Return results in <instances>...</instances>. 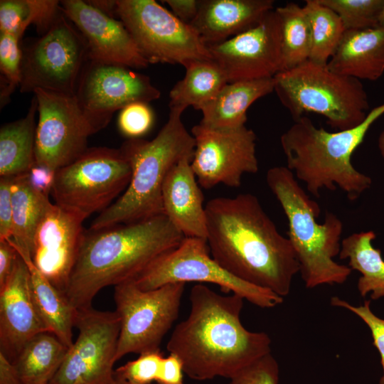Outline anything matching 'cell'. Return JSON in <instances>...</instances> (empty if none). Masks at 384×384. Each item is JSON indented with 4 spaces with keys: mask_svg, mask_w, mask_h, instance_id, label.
Here are the masks:
<instances>
[{
    "mask_svg": "<svg viewBox=\"0 0 384 384\" xmlns=\"http://www.w3.org/2000/svg\"><path fill=\"white\" fill-rule=\"evenodd\" d=\"M212 257L235 277L279 297L299 272L294 248L251 193L217 197L206 204Z\"/></svg>",
    "mask_w": 384,
    "mask_h": 384,
    "instance_id": "obj_1",
    "label": "cell"
},
{
    "mask_svg": "<svg viewBox=\"0 0 384 384\" xmlns=\"http://www.w3.org/2000/svg\"><path fill=\"white\" fill-rule=\"evenodd\" d=\"M189 301V314L175 326L166 349L181 360L190 378L230 379L271 353L269 335L249 331L242 324L245 299L240 296L222 295L196 284Z\"/></svg>",
    "mask_w": 384,
    "mask_h": 384,
    "instance_id": "obj_2",
    "label": "cell"
},
{
    "mask_svg": "<svg viewBox=\"0 0 384 384\" xmlns=\"http://www.w3.org/2000/svg\"><path fill=\"white\" fill-rule=\"evenodd\" d=\"M184 238L164 214L85 231L64 295L75 309L90 307L104 287L134 279Z\"/></svg>",
    "mask_w": 384,
    "mask_h": 384,
    "instance_id": "obj_3",
    "label": "cell"
},
{
    "mask_svg": "<svg viewBox=\"0 0 384 384\" xmlns=\"http://www.w3.org/2000/svg\"><path fill=\"white\" fill-rule=\"evenodd\" d=\"M384 114V103L370 110L358 126L347 130L328 132L302 116L280 137L287 167L316 198L321 190L341 188L350 201L369 188L372 179L358 171L351 161L373 124Z\"/></svg>",
    "mask_w": 384,
    "mask_h": 384,
    "instance_id": "obj_4",
    "label": "cell"
},
{
    "mask_svg": "<svg viewBox=\"0 0 384 384\" xmlns=\"http://www.w3.org/2000/svg\"><path fill=\"white\" fill-rule=\"evenodd\" d=\"M183 111L170 109L169 118L151 140L131 139L120 147L132 176L124 193L92 221L90 230L132 223L164 214L162 188L169 172L181 159L193 157L195 139L186 128Z\"/></svg>",
    "mask_w": 384,
    "mask_h": 384,
    "instance_id": "obj_5",
    "label": "cell"
},
{
    "mask_svg": "<svg viewBox=\"0 0 384 384\" xmlns=\"http://www.w3.org/2000/svg\"><path fill=\"white\" fill-rule=\"evenodd\" d=\"M266 182L287 217V238L295 252L305 287L313 289L343 284L352 270L334 260L341 250V220L327 212L324 223H319V205L309 197L287 166L270 168Z\"/></svg>",
    "mask_w": 384,
    "mask_h": 384,
    "instance_id": "obj_6",
    "label": "cell"
},
{
    "mask_svg": "<svg viewBox=\"0 0 384 384\" xmlns=\"http://www.w3.org/2000/svg\"><path fill=\"white\" fill-rule=\"evenodd\" d=\"M274 92L294 120L313 112L343 131L360 125L369 111L361 81L309 60L274 77Z\"/></svg>",
    "mask_w": 384,
    "mask_h": 384,
    "instance_id": "obj_7",
    "label": "cell"
},
{
    "mask_svg": "<svg viewBox=\"0 0 384 384\" xmlns=\"http://www.w3.org/2000/svg\"><path fill=\"white\" fill-rule=\"evenodd\" d=\"M131 176L130 163L120 148H87L56 171L51 194L56 205L85 220L111 206Z\"/></svg>",
    "mask_w": 384,
    "mask_h": 384,
    "instance_id": "obj_8",
    "label": "cell"
},
{
    "mask_svg": "<svg viewBox=\"0 0 384 384\" xmlns=\"http://www.w3.org/2000/svg\"><path fill=\"white\" fill-rule=\"evenodd\" d=\"M20 91L37 89L75 95L88 60L86 42L61 10L39 38L21 45Z\"/></svg>",
    "mask_w": 384,
    "mask_h": 384,
    "instance_id": "obj_9",
    "label": "cell"
},
{
    "mask_svg": "<svg viewBox=\"0 0 384 384\" xmlns=\"http://www.w3.org/2000/svg\"><path fill=\"white\" fill-rule=\"evenodd\" d=\"M132 280L142 290L178 282L214 284L224 293L237 294L263 309L284 301L275 293L229 273L212 257L206 240L196 238H184L178 247L159 256Z\"/></svg>",
    "mask_w": 384,
    "mask_h": 384,
    "instance_id": "obj_10",
    "label": "cell"
},
{
    "mask_svg": "<svg viewBox=\"0 0 384 384\" xmlns=\"http://www.w3.org/2000/svg\"><path fill=\"white\" fill-rule=\"evenodd\" d=\"M115 14L149 63L212 59L195 29L154 0H117Z\"/></svg>",
    "mask_w": 384,
    "mask_h": 384,
    "instance_id": "obj_11",
    "label": "cell"
},
{
    "mask_svg": "<svg viewBox=\"0 0 384 384\" xmlns=\"http://www.w3.org/2000/svg\"><path fill=\"white\" fill-rule=\"evenodd\" d=\"M186 283H171L142 290L133 280L114 287V299L120 321L117 361L129 353L159 350L178 319Z\"/></svg>",
    "mask_w": 384,
    "mask_h": 384,
    "instance_id": "obj_12",
    "label": "cell"
},
{
    "mask_svg": "<svg viewBox=\"0 0 384 384\" xmlns=\"http://www.w3.org/2000/svg\"><path fill=\"white\" fill-rule=\"evenodd\" d=\"M120 326L116 311L77 309L78 336L48 384H115Z\"/></svg>",
    "mask_w": 384,
    "mask_h": 384,
    "instance_id": "obj_13",
    "label": "cell"
},
{
    "mask_svg": "<svg viewBox=\"0 0 384 384\" xmlns=\"http://www.w3.org/2000/svg\"><path fill=\"white\" fill-rule=\"evenodd\" d=\"M36 164L57 171L72 163L87 149L93 134L75 95L37 89Z\"/></svg>",
    "mask_w": 384,
    "mask_h": 384,
    "instance_id": "obj_14",
    "label": "cell"
},
{
    "mask_svg": "<svg viewBox=\"0 0 384 384\" xmlns=\"http://www.w3.org/2000/svg\"><path fill=\"white\" fill-rule=\"evenodd\" d=\"M94 134L105 128L117 110L134 102L161 96L150 78L129 67L88 59L75 94Z\"/></svg>",
    "mask_w": 384,
    "mask_h": 384,
    "instance_id": "obj_15",
    "label": "cell"
},
{
    "mask_svg": "<svg viewBox=\"0 0 384 384\" xmlns=\"http://www.w3.org/2000/svg\"><path fill=\"white\" fill-rule=\"evenodd\" d=\"M191 133L195 139L191 165L201 187L223 184L238 188L245 174L258 171L257 137L246 124L216 129L198 124Z\"/></svg>",
    "mask_w": 384,
    "mask_h": 384,
    "instance_id": "obj_16",
    "label": "cell"
},
{
    "mask_svg": "<svg viewBox=\"0 0 384 384\" xmlns=\"http://www.w3.org/2000/svg\"><path fill=\"white\" fill-rule=\"evenodd\" d=\"M208 48L228 82L272 78L283 70L280 23L274 9L255 26Z\"/></svg>",
    "mask_w": 384,
    "mask_h": 384,
    "instance_id": "obj_17",
    "label": "cell"
},
{
    "mask_svg": "<svg viewBox=\"0 0 384 384\" xmlns=\"http://www.w3.org/2000/svg\"><path fill=\"white\" fill-rule=\"evenodd\" d=\"M78 215L51 203L33 236L31 257L34 265L63 294L85 233Z\"/></svg>",
    "mask_w": 384,
    "mask_h": 384,
    "instance_id": "obj_18",
    "label": "cell"
},
{
    "mask_svg": "<svg viewBox=\"0 0 384 384\" xmlns=\"http://www.w3.org/2000/svg\"><path fill=\"white\" fill-rule=\"evenodd\" d=\"M62 11L84 38L88 59L119 64L132 69L149 65L131 34L121 21L89 1L63 0Z\"/></svg>",
    "mask_w": 384,
    "mask_h": 384,
    "instance_id": "obj_19",
    "label": "cell"
},
{
    "mask_svg": "<svg viewBox=\"0 0 384 384\" xmlns=\"http://www.w3.org/2000/svg\"><path fill=\"white\" fill-rule=\"evenodd\" d=\"M44 331L48 330L33 297L29 270L18 254L0 287V352L14 363L25 345Z\"/></svg>",
    "mask_w": 384,
    "mask_h": 384,
    "instance_id": "obj_20",
    "label": "cell"
},
{
    "mask_svg": "<svg viewBox=\"0 0 384 384\" xmlns=\"http://www.w3.org/2000/svg\"><path fill=\"white\" fill-rule=\"evenodd\" d=\"M191 159H181L166 177L161 195L164 214L185 238L206 240V206Z\"/></svg>",
    "mask_w": 384,
    "mask_h": 384,
    "instance_id": "obj_21",
    "label": "cell"
},
{
    "mask_svg": "<svg viewBox=\"0 0 384 384\" xmlns=\"http://www.w3.org/2000/svg\"><path fill=\"white\" fill-rule=\"evenodd\" d=\"M274 5L272 0H201L190 25L208 46L255 26L274 9Z\"/></svg>",
    "mask_w": 384,
    "mask_h": 384,
    "instance_id": "obj_22",
    "label": "cell"
},
{
    "mask_svg": "<svg viewBox=\"0 0 384 384\" xmlns=\"http://www.w3.org/2000/svg\"><path fill=\"white\" fill-rule=\"evenodd\" d=\"M327 67L359 80H378L384 74V29L346 31Z\"/></svg>",
    "mask_w": 384,
    "mask_h": 384,
    "instance_id": "obj_23",
    "label": "cell"
},
{
    "mask_svg": "<svg viewBox=\"0 0 384 384\" xmlns=\"http://www.w3.org/2000/svg\"><path fill=\"white\" fill-rule=\"evenodd\" d=\"M274 78L228 82L201 109L199 124L229 129L246 124L247 111L257 100L274 92Z\"/></svg>",
    "mask_w": 384,
    "mask_h": 384,
    "instance_id": "obj_24",
    "label": "cell"
},
{
    "mask_svg": "<svg viewBox=\"0 0 384 384\" xmlns=\"http://www.w3.org/2000/svg\"><path fill=\"white\" fill-rule=\"evenodd\" d=\"M16 250L29 270L33 297L48 331L70 348L73 343V329L77 309L34 265L29 253Z\"/></svg>",
    "mask_w": 384,
    "mask_h": 384,
    "instance_id": "obj_25",
    "label": "cell"
},
{
    "mask_svg": "<svg viewBox=\"0 0 384 384\" xmlns=\"http://www.w3.org/2000/svg\"><path fill=\"white\" fill-rule=\"evenodd\" d=\"M36 97L26 114L0 129V176H16L28 173L35 164Z\"/></svg>",
    "mask_w": 384,
    "mask_h": 384,
    "instance_id": "obj_26",
    "label": "cell"
},
{
    "mask_svg": "<svg viewBox=\"0 0 384 384\" xmlns=\"http://www.w3.org/2000/svg\"><path fill=\"white\" fill-rule=\"evenodd\" d=\"M376 238L372 230L354 233L343 238L339 258L348 260V266L361 274L357 289L361 297L370 293L371 299L384 297V260L381 250L373 247Z\"/></svg>",
    "mask_w": 384,
    "mask_h": 384,
    "instance_id": "obj_27",
    "label": "cell"
},
{
    "mask_svg": "<svg viewBox=\"0 0 384 384\" xmlns=\"http://www.w3.org/2000/svg\"><path fill=\"white\" fill-rule=\"evenodd\" d=\"M184 68V77L169 92V109L184 112L193 107L201 110L228 82L223 70L212 59L193 60Z\"/></svg>",
    "mask_w": 384,
    "mask_h": 384,
    "instance_id": "obj_28",
    "label": "cell"
},
{
    "mask_svg": "<svg viewBox=\"0 0 384 384\" xmlns=\"http://www.w3.org/2000/svg\"><path fill=\"white\" fill-rule=\"evenodd\" d=\"M14 246L31 255L36 229L52 203L48 196L34 189L28 173L14 176L11 185Z\"/></svg>",
    "mask_w": 384,
    "mask_h": 384,
    "instance_id": "obj_29",
    "label": "cell"
},
{
    "mask_svg": "<svg viewBox=\"0 0 384 384\" xmlns=\"http://www.w3.org/2000/svg\"><path fill=\"white\" fill-rule=\"evenodd\" d=\"M68 348L55 334L41 332L25 345L13 363L23 384H48Z\"/></svg>",
    "mask_w": 384,
    "mask_h": 384,
    "instance_id": "obj_30",
    "label": "cell"
},
{
    "mask_svg": "<svg viewBox=\"0 0 384 384\" xmlns=\"http://www.w3.org/2000/svg\"><path fill=\"white\" fill-rule=\"evenodd\" d=\"M281 32L283 70L297 67L309 59L311 28L304 6L293 2L274 9Z\"/></svg>",
    "mask_w": 384,
    "mask_h": 384,
    "instance_id": "obj_31",
    "label": "cell"
},
{
    "mask_svg": "<svg viewBox=\"0 0 384 384\" xmlns=\"http://www.w3.org/2000/svg\"><path fill=\"white\" fill-rule=\"evenodd\" d=\"M60 11V1L55 0H1L0 33L21 38L27 27L35 24L42 35Z\"/></svg>",
    "mask_w": 384,
    "mask_h": 384,
    "instance_id": "obj_32",
    "label": "cell"
},
{
    "mask_svg": "<svg viewBox=\"0 0 384 384\" xmlns=\"http://www.w3.org/2000/svg\"><path fill=\"white\" fill-rule=\"evenodd\" d=\"M304 8L311 28V46L309 60L327 65L346 29L339 16L318 0H306Z\"/></svg>",
    "mask_w": 384,
    "mask_h": 384,
    "instance_id": "obj_33",
    "label": "cell"
},
{
    "mask_svg": "<svg viewBox=\"0 0 384 384\" xmlns=\"http://www.w3.org/2000/svg\"><path fill=\"white\" fill-rule=\"evenodd\" d=\"M341 18L346 31L378 27V15L384 0H318Z\"/></svg>",
    "mask_w": 384,
    "mask_h": 384,
    "instance_id": "obj_34",
    "label": "cell"
},
{
    "mask_svg": "<svg viewBox=\"0 0 384 384\" xmlns=\"http://www.w3.org/2000/svg\"><path fill=\"white\" fill-rule=\"evenodd\" d=\"M20 38L0 33L1 106L21 81L22 49Z\"/></svg>",
    "mask_w": 384,
    "mask_h": 384,
    "instance_id": "obj_35",
    "label": "cell"
},
{
    "mask_svg": "<svg viewBox=\"0 0 384 384\" xmlns=\"http://www.w3.org/2000/svg\"><path fill=\"white\" fill-rule=\"evenodd\" d=\"M164 354L159 350L139 354L115 370V376L135 384L156 382Z\"/></svg>",
    "mask_w": 384,
    "mask_h": 384,
    "instance_id": "obj_36",
    "label": "cell"
},
{
    "mask_svg": "<svg viewBox=\"0 0 384 384\" xmlns=\"http://www.w3.org/2000/svg\"><path fill=\"white\" fill-rule=\"evenodd\" d=\"M154 119V113L147 102H134L121 110L118 128L129 139H139L151 129Z\"/></svg>",
    "mask_w": 384,
    "mask_h": 384,
    "instance_id": "obj_37",
    "label": "cell"
},
{
    "mask_svg": "<svg viewBox=\"0 0 384 384\" xmlns=\"http://www.w3.org/2000/svg\"><path fill=\"white\" fill-rule=\"evenodd\" d=\"M330 304L333 306L343 308L353 313L368 326L373 340V345L380 357L383 375L379 384H384V319L373 312L370 300H366L361 305L354 306L338 297L334 296L330 299Z\"/></svg>",
    "mask_w": 384,
    "mask_h": 384,
    "instance_id": "obj_38",
    "label": "cell"
},
{
    "mask_svg": "<svg viewBox=\"0 0 384 384\" xmlns=\"http://www.w3.org/2000/svg\"><path fill=\"white\" fill-rule=\"evenodd\" d=\"M279 381V364L270 353L230 378L228 384H278Z\"/></svg>",
    "mask_w": 384,
    "mask_h": 384,
    "instance_id": "obj_39",
    "label": "cell"
},
{
    "mask_svg": "<svg viewBox=\"0 0 384 384\" xmlns=\"http://www.w3.org/2000/svg\"><path fill=\"white\" fill-rule=\"evenodd\" d=\"M14 176L0 178V240H9L12 236L13 206L11 185Z\"/></svg>",
    "mask_w": 384,
    "mask_h": 384,
    "instance_id": "obj_40",
    "label": "cell"
},
{
    "mask_svg": "<svg viewBox=\"0 0 384 384\" xmlns=\"http://www.w3.org/2000/svg\"><path fill=\"white\" fill-rule=\"evenodd\" d=\"M183 368L181 360L174 354L169 353L164 357L157 378L156 384H184Z\"/></svg>",
    "mask_w": 384,
    "mask_h": 384,
    "instance_id": "obj_41",
    "label": "cell"
},
{
    "mask_svg": "<svg viewBox=\"0 0 384 384\" xmlns=\"http://www.w3.org/2000/svg\"><path fill=\"white\" fill-rule=\"evenodd\" d=\"M55 174L56 171L35 163L28 172V177L34 189L48 196L53 187Z\"/></svg>",
    "mask_w": 384,
    "mask_h": 384,
    "instance_id": "obj_42",
    "label": "cell"
},
{
    "mask_svg": "<svg viewBox=\"0 0 384 384\" xmlns=\"http://www.w3.org/2000/svg\"><path fill=\"white\" fill-rule=\"evenodd\" d=\"M18 255V251L9 239L0 240V287L11 275Z\"/></svg>",
    "mask_w": 384,
    "mask_h": 384,
    "instance_id": "obj_43",
    "label": "cell"
},
{
    "mask_svg": "<svg viewBox=\"0 0 384 384\" xmlns=\"http://www.w3.org/2000/svg\"><path fill=\"white\" fill-rule=\"evenodd\" d=\"M201 0H165L171 12L181 21L191 24L196 17Z\"/></svg>",
    "mask_w": 384,
    "mask_h": 384,
    "instance_id": "obj_44",
    "label": "cell"
},
{
    "mask_svg": "<svg viewBox=\"0 0 384 384\" xmlns=\"http://www.w3.org/2000/svg\"><path fill=\"white\" fill-rule=\"evenodd\" d=\"M0 384H23L14 364L1 352Z\"/></svg>",
    "mask_w": 384,
    "mask_h": 384,
    "instance_id": "obj_45",
    "label": "cell"
},
{
    "mask_svg": "<svg viewBox=\"0 0 384 384\" xmlns=\"http://www.w3.org/2000/svg\"><path fill=\"white\" fill-rule=\"evenodd\" d=\"M378 146L379 151L384 159V130H383L378 139Z\"/></svg>",
    "mask_w": 384,
    "mask_h": 384,
    "instance_id": "obj_46",
    "label": "cell"
},
{
    "mask_svg": "<svg viewBox=\"0 0 384 384\" xmlns=\"http://www.w3.org/2000/svg\"><path fill=\"white\" fill-rule=\"evenodd\" d=\"M378 27L384 29V5L378 15Z\"/></svg>",
    "mask_w": 384,
    "mask_h": 384,
    "instance_id": "obj_47",
    "label": "cell"
},
{
    "mask_svg": "<svg viewBox=\"0 0 384 384\" xmlns=\"http://www.w3.org/2000/svg\"><path fill=\"white\" fill-rule=\"evenodd\" d=\"M116 378H117V381H116L115 384H135V383H131L129 381H127L126 380H124V379H122V378H117V377H116Z\"/></svg>",
    "mask_w": 384,
    "mask_h": 384,
    "instance_id": "obj_48",
    "label": "cell"
}]
</instances>
